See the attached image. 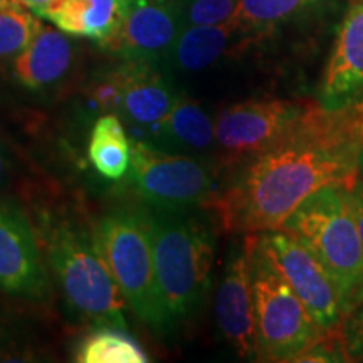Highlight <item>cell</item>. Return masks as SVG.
<instances>
[{
	"label": "cell",
	"mask_w": 363,
	"mask_h": 363,
	"mask_svg": "<svg viewBox=\"0 0 363 363\" xmlns=\"http://www.w3.org/2000/svg\"><path fill=\"white\" fill-rule=\"evenodd\" d=\"M158 283L172 323L201 310L211 288L216 235L208 222L185 212L143 211Z\"/></svg>",
	"instance_id": "obj_3"
},
{
	"label": "cell",
	"mask_w": 363,
	"mask_h": 363,
	"mask_svg": "<svg viewBox=\"0 0 363 363\" xmlns=\"http://www.w3.org/2000/svg\"><path fill=\"white\" fill-rule=\"evenodd\" d=\"M0 289L27 299L44 298L49 289L33 225L11 201H0Z\"/></svg>",
	"instance_id": "obj_11"
},
{
	"label": "cell",
	"mask_w": 363,
	"mask_h": 363,
	"mask_svg": "<svg viewBox=\"0 0 363 363\" xmlns=\"http://www.w3.org/2000/svg\"><path fill=\"white\" fill-rule=\"evenodd\" d=\"M185 27L217 26L233 19L239 0H179Z\"/></svg>",
	"instance_id": "obj_23"
},
{
	"label": "cell",
	"mask_w": 363,
	"mask_h": 363,
	"mask_svg": "<svg viewBox=\"0 0 363 363\" xmlns=\"http://www.w3.org/2000/svg\"><path fill=\"white\" fill-rule=\"evenodd\" d=\"M61 29L40 24L29 45L12 62L13 78L29 91H48L61 83L74 65V43Z\"/></svg>",
	"instance_id": "obj_15"
},
{
	"label": "cell",
	"mask_w": 363,
	"mask_h": 363,
	"mask_svg": "<svg viewBox=\"0 0 363 363\" xmlns=\"http://www.w3.org/2000/svg\"><path fill=\"white\" fill-rule=\"evenodd\" d=\"M45 256L67 306L79 320L96 326L128 328L126 299L98 251L94 235L69 222L43 230Z\"/></svg>",
	"instance_id": "obj_4"
},
{
	"label": "cell",
	"mask_w": 363,
	"mask_h": 363,
	"mask_svg": "<svg viewBox=\"0 0 363 363\" xmlns=\"http://www.w3.org/2000/svg\"><path fill=\"white\" fill-rule=\"evenodd\" d=\"M281 230L310 251L337 286L343 318L363 303V240L350 187L326 185L305 199Z\"/></svg>",
	"instance_id": "obj_2"
},
{
	"label": "cell",
	"mask_w": 363,
	"mask_h": 363,
	"mask_svg": "<svg viewBox=\"0 0 363 363\" xmlns=\"http://www.w3.org/2000/svg\"><path fill=\"white\" fill-rule=\"evenodd\" d=\"M325 0H239L233 22L249 44L310 16Z\"/></svg>",
	"instance_id": "obj_19"
},
{
	"label": "cell",
	"mask_w": 363,
	"mask_h": 363,
	"mask_svg": "<svg viewBox=\"0 0 363 363\" xmlns=\"http://www.w3.org/2000/svg\"><path fill=\"white\" fill-rule=\"evenodd\" d=\"M350 201L353 207V214H355L358 230H360L362 240H363V182L360 177L353 182L350 187Z\"/></svg>",
	"instance_id": "obj_26"
},
{
	"label": "cell",
	"mask_w": 363,
	"mask_h": 363,
	"mask_svg": "<svg viewBox=\"0 0 363 363\" xmlns=\"http://www.w3.org/2000/svg\"><path fill=\"white\" fill-rule=\"evenodd\" d=\"M89 96L103 111L120 113L121 89L111 69L94 81L89 88Z\"/></svg>",
	"instance_id": "obj_25"
},
{
	"label": "cell",
	"mask_w": 363,
	"mask_h": 363,
	"mask_svg": "<svg viewBox=\"0 0 363 363\" xmlns=\"http://www.w3.org/2000/svg\"><path fill=\"white\" fill-rule=\"evenodd\" d=\"M362 148L363 104L330 111L311 101L278 142L234 172L203 208H211L229 234L281 229L316 190L352 187Z\"/></svg>",
	"instance_id": "obj_1"
},
{
	"label": "cell",
	"mask_w": 363,
	"mask_h": 363,
	"mask_svg": "<svg viewBox=\"0 0 363 363\" xmlns=\"http://www.w3.org/2000/svg\"><path fill=\"white\" fill-rule=\"evenodd\" d=\"M13 174V162H12V155L11 150L6 143L0 140V192L11 184Z\"/></svg>",
	"instance_id": "obj_27"
},
{
	"label": "cell",
	"mask_w": 363,
	"mask_h": 363,
	"mask_svg": "<svg viewBox=\"0 0 363 363\" xmlns=\"http://www.w3.org/2000/svg\"><path fill=\"white\" fill-rule=\"evenodd\" d=\"M216 321L220 335L242 358L257 360L256 308L246 238L230 247L216 293Z\"/></svg>",
	"instance_id": "obj_12"
},
{
	"label": "cell",
	"mask_w": 363,
	"mask_h": 363,
	"mask_svg": "<svg viewBox=\"0 0 363 363\" xmlns=\"http://www.w3.org/2000/svg\"><path fill=\"white\" fill-rule=\"evenodd\" d=\"M16 7H24V6H21L17 0H0V9H16Z\"/></svg>",
	"instance_id": "obj_29"
},
{
	"label": "cell",
	"mask_w": 363,
	"mask_h": 363,
	"mask_svg": "<svg viewBox=\"0 0 363 363\" xmlns=\"http://www.w3.org/2000/svg\"><path fill=\"white\" fill-rule=\"evenodd\" d=\"M318 103L330 111L363 104V0H353L340 21Z\"/></svg>",
	"instance_id": "obj_13"
},
{
	"label": "cell",
	"mask_w": 363,
	"mask_h": 363,
	"mask_svg": "<svg viewBox=\"0 0 363 363\" xmlns=\"http://www.w3.org/2000/svg\"><path fill=\"white\" fill-rule=\"evenodd\" d=\"M247 45V40L238 33L230 21L217 26H190L182 30L162 67L182 72H199L214 66L229 52Z\"/></svg>",
	"instance_id": "obj_17"
},
{
	"label": "cell",
	"mask_w": 363,
	"mask_h": 363,
	"mask_svg": "<svg viewBox=\"0 0 363 363\" xmlns=\"http://www.w3.org/2000/svg\"><path fill=\"white\" fill-rule=\"evenodd\" d=\"M128 7L130 0H66L45 19L62 33L88 38L104 48L123 27Z\"/></svg>",
	"instance_id": "obj_18"
},
{
	"label": "cell",
	"mask_w": 363,
	"mask_h": 363,
	"mask_svg": "<svg viewBox=\"0 0 363 363\" xmlns=\"http://www.w3.org/2000/svg\"><path fill=\"white\" fill-rule=\"evenodd\" d=\"M79 363H147L148 355L142 345L123 328L99 326L83 338L76 348Z\"/></svg>",
	"instance_id": "obj_21"
},
{
	"label": "cell",
	"mask_w": 363,
	"mask_h": 363,
	"mask_svg": "<svg viewBox=\"0 0 363 363\" xmlns=\"http://www.w3.org/2000/svg\"><path fill=\"white\" fill-rule=\"evenodd\" d=\"M150 133L155 147L167 152L195 157L216 150V118L185 94H179L172 110Z\"/></svg>",
	"instance_id": "obj_16"
},
{
	"label": "cell",
	"mask_w": 363,
	"mask_h": 363,
	"mask_svg": "<svg viewBox=\"0 0 363 363\" xmlns=\"http://www.w3.org/2000/svg\"><path fill=\"white\" fill-rule=\"evenodd\" d=\"M111 72L121 89L120 115L138 130L155 128L180 94L165 69L152 62L121 59Z\"/></svg>",
	"instance_id": "obj_14"
},
{
	"label": "cell",
	"mask_w": 363,
	"mask_h": 363,
	"mask_svg": "<svg viewBox=\"0 0 363 363\" xmlns=\"http://www.w3.org/2000/svg\"><path fill=\"white\" fill-rule=\"evenodd\" d=\"M94 240L135 315L158 333L169 331L174 323L163 301L143 211L104 216L94 229Z\"/></svg>",
	"instance_id": "obj_5"
},
{
	"label": "cell",
	"mask_w": 363,
	"mask_h": 363,
	"mask_svg": "<svg viewBox=\"0 0 363 363\" xmlns=\"http://www.w3.org/2000/svg\"><path fill=\"white\" fill-rule=\"evenodd\" d=\"M358 177H360L362 182H363V148H362V153H360V160H358Z\"/></svg>",
	"instance_id": "obj_30"
},
{
	"label": "cell",
	"mask_w": 363,
	"mask_h": 363,
	"mask_svg": "<svg viewBox=\"0 0 363 363\" xmlns=\"http://www.w3.org/2000/svg\"><path fill=\"white\" fill-rule=\"evenodd\" d=\"M17 2H19L21 6H24L26 9H30L38 17L45 19L48 13L56 11L57 7H61L66 0H17Z\"/></svg>",
	"instance_id": "obj_28"
},
{
	"label": "cell",
	"mask_w": 363,
	"mask_h": 363,
	"mask_svg": "<svg viewBox=\"0 0 363 363\" xmlns=\"http://www.w3.org/2000/svg\"><path fill=\"white\" fill-rule=\"evenodd\" d=\"M40 22L26 7L0 9V65H9L29 45Z\"/></svg>",
	"instance_id": "obj_22"
},
{
	"label": "cell",
	"mask_w": 363,
	"mask_h": 363,
	"mask_svg": "<svg viewBox=\"0 0 363 363\" xmlns=\"http://www.w3.org/2000/svg\"><path fill=\"white\" fill-rule=\"evenodd\" d=\"M338 330L348 362H363V303L343 318Z\"/></svg>",
	"instance_id": "obj_24"
},
{
	"label": "cell",
	"mask_w": 363,
	"mask_h": 363,
	"mask_svg": "<svg viewBox=\"0 0 363 363\" xmlns=\"http://www.w3.org/2000/svg\"><path fill=\"white\" fill-rule=\"evenodd\" d=\"M128 180L150 207L189 212L214 197L216 169L206 158L167 152L147 142L131 143Z\"/></svg>",
	"instance_id": "obj_7"
},
{
	"label": "cell",
	"mask_w": 363,
	"mask_h": 363,
	"mask_svg": "<svg viewBox=\"0 0 363 363\" xmlns=\"http://www.w3.org/2000/svg\"><path fill=\"white\" fill-rule=\"evenodd\" d=\"M184 29L179 0H130L123 27L103 49L162 67Z\"/></svg>",
	"instance_id": "obj_10"
},
{
	"label": "cell",
	"mask_w": 363,
	"mask_h": 363,
	"mask_svg": "<svg viewBox=\"0 0 363 363\" xmlns=\"http://www.w3.org/2000/svg\"><path fill=\"white\" fill-rule=\"evenodd\" d=\"M88 158L99 175L108 180H120L128 174L131 142L113 113L99 116L89 136Z\"/></svg>",
	"instance_id": "obj_20"
},
{
	"label": "cell",
	"mask_w": 363,
	"mask_h": 363,
	"mask_svg": "<svg viewBox=\"0 0 363 363\" xmlns=\"http://www.w3.org/2000/svg\"><path fill=\"white\" fill-rule=\"evenodd\" d=\"M256 240L316 325L325 333L337 330L343 320L342 305L337 286L321 262L296 238L281 229L256 234Z\"/></svg>",
	"instance_id": "obj_9"
},
{
	"label": "cell",
	"mask_w": 363,
	"mask_h": 363,
	"mask_svg": "<svg viewBox=\"0 0 363 363\" xmlns=\"http://www.w3.org/2000/svg\"><path fill=\"white\" fill-rule=\"evenodd\" d=\"M249 247L256 308L257 360L296 362L325 333L262 252L256 234L244 235Z\"/></svg>",
	"instance_id": "obj_6"
},
{
	"label": "cell",
	"mask_w": 363,
	"mask_h": 363,
	"mask_svg": "<svg viewBox=\"0 0 363 363\" xmlns=\"http://www.w3.org/2000/svg\"><path fill=\"white\" fill-rule=\"evenodd\" d=\"M311 101L261 98L234 103L216 116V170L238 172L272 147Z\"/></svg>",
	"instance_id": "obj_8"
}]
</instances>
